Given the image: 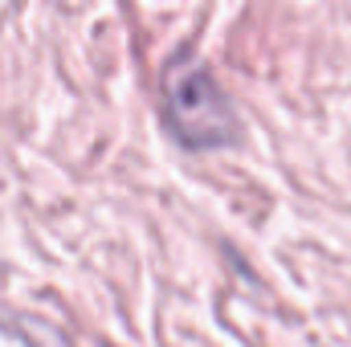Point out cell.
Returning a JSON list of instances; mask_svg holds the SVG:
<instances>
[{
	"label": "cell",
	"mask_w": 351,
	"mask_h": 347,
	"mask_svg": "<svg viewBox=\"0 0 351 347\" xmlns=\"http://www.w3.org/2000/svg\"><path fill=\"white\" fill-rule=\"evenodd\" d=\"M164 102H168V123L188 147H225L237 139V115L229 94L217 86L213 70L180 53L164 70Z\"/></svg>",
	"instance_id": "1"
}]
</instances>
